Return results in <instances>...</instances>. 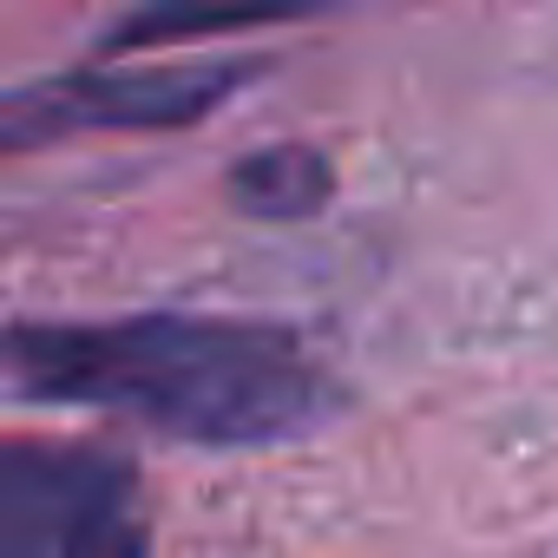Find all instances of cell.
<instances>
[{
  "instance_id": "6da1fadb",
  "label": "cell",
  "mask_w": 558,
  "mask_h": 558,
  "mask_svg": "<svg viewBox=\"0 0 558 558\" xmlns=\"http://www.w3.org/2000/svg\"><path fill=\"white\" fill-rule=\"evenodd\" d=\"M0 375L27 401L119 414L210 453L290 447L342 414V388L296 329L236 316L14 323L0 329Z\"/></svg>"
},
{
  "instance_id": "7a4b0ae2",
  "label": "cell",
  "mask_w": 558,
  "mask_h": 558,
  "mask_svg": "<svg viewBox=\"0 0 558 558\" xmlns=\"http://www.w3.org/2000/svg\"><path fill=\"white\" fill-rule=\"evenodd\" d=\"M0 558H151L138 466L86 440H0Z\"/></svg>"
},
{
  "instance_id": "3957f363",
  "label": "cell",
  "mask_w": 558,
  "mask_h": 558,
  "mask_svg": "<svg viewBox=\"0 0 558 558\" xmlns=\"http://www.w3.org/2000/svg\"><path fill=\"white\" fill-rule=\"evenodd\" d=\"M250 66L236 60H184V66H119L93 60L53 80H27L0 93V158L8 151H47L73 138H112V132H178L204 125Z\"/></svg>"
},
{
  "instance_id": "277c9868",
  "label": "cell",
  "mask_w": 558,
  "mask_h": 558,
  "mask_svg": "<svg viewBox=\"0 0 558 558\" xmlns=\"http://www.w3.org/2000/svg\"><path fill=\"white\" fill-rule=\"evenodd\" d=\"M323 8H342V0H132V8L99 34V60L191 47V40L269 27V21H303V14H323Z\"/></svg>"
},
{
  "instance_id": "5b68a950",
  "label": "cell",
  "mask_w": 558,
  "mask_h": 558,
  "mask_svg": "<svg viewBox=\"0 0 558 558\" xmlns=\"http://www.w3.org/2000/svg\"><path fill=\"white\" fill-rule=\"evenodd\" d=\"M329 191H336V171L316 145H269L230 171V197L250 217H316Z\"/></svg>"
}]
</instances>
